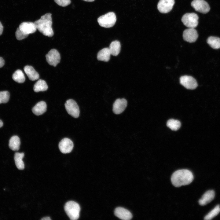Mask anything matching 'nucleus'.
I'll return each mask as SVG.
<instances>
[{
  "label": "nucleus",
  "instance_id": "7ed1b4c3",
  "mask_svg": "<svg viewBox=\"0 0 220 220\" xmlns=\"http://www.w3.org/2000/svg\"><path fill=\"white\" fill-rule=\"evenodd\" d=\"M64 209L71 220H76L79 218L80 207L77 203L73 201H69L65 204Z\"/></svg>",
  "mask_w": 220,
  "mask_h": 220
},
{
  "label": "nucleus",
  "instance_id": "39448f33",
  "mask_svg": "<svg viewBox=\"0 0 220 220\" xmlns=\"http://www.w3.org/2000/svg\"><path fill=\"white\" fill-rule=\"evenodd\" d=\"M198 16L195 13H186L182 17V21L183 24L189 28H195L198 24Z\"/></svg>",
  "mask_w": 220,
  "mask_h": 220
},
{
  "label": "nucleus",
  "instance_id": "f03ea898",
  "mask_svg": "<svg viewBox=\"0 0 220 220\" xmlns=\"http://www.w3.org/2000/svg\"><path fill=\"white\" fill-rule=\"evenodd\" d=\"M52 14L50 13H46L42 16L40 18L34 22L37 29L45 36L52 37L54 34L52 27Z\"/></svg>",
  "mask_w": 220,
  "mask_h": 220
},
{
  "label": "nucleus",
  "instance_id": "423d86ee",
  "mask_svg": "<svg viewBox=\"0 0 220 220\" xmlns=\"http://www.w3.org/2000/svg\"><path fill=\"white\" fill-rule=\"evenodd\" d=\"M65 109L68 113L75 118L78 117L80 111L76 102L74 100L70 99L67 100L65 104Z\"/></svg>",
  "mask_w": 220,
  "mask_h": 220
},
{
  "label": "nucleus",
  "instance_id": "bb28decb",
  "mask_svg": "<svg viewBox=\"0 0 220 220\" xmlns=\"http://www.w3.org/2000/svg\"><path fill=\"white\" fill-rule=\"evenodd\" d=\"M220 212V206L218 205L205 216L204 219L206 220H211L217 216Z\"/></svg>",
  "mask_w": 220,
  "mask_h": 220
},
{
  "label": "nucleus",
  "instance_id": "c85d7f7f",
  "mask_svg": "<svg viewBox=\"0 0 220 220\" xmlns=\"http://www.w3.org/2000/svg\"><path fill=\"white\" fill-rule=\"evenodd\" d=\"M15 35L18 40H21L27 38L28 35L24 33L20 30L19 28H18L16 31Z\"/></svg>",
  "mask_w": 220,
  "mask_h": 220
},
{
  "label": "nucleus",
  "instance_id": "dca6fc26",
  "mask_svg": "<svg viewBox=\"0 0 220 220\" xmlns=\"http://www.w3.org/2000/svg\"><path fill=\"white\" fill-rule=\"evenodd\" d=\"M215 193L214 190H209L206 192L199 200V204L204 206L212 201L214 198Z\"/></svg>",
  "mask_w": 220,
  "mask_h": 220
},
{
  "label": "nucleus",
  "instance_id": "2f4dec72",
  "mask_svg": "<svg viewBox=\"0 0 220 220\" xmlns=\"http://www.w3.org/2000/svg\"><path fill=\"white\" fill-rule=\"evenodd\" d=\"M3 29V27L1 22L0 21V35H1L2 33Z\"/></svg>",
  "mask_w": 220,
  "mask_h": 220
},
{
  "label": "nucleus",
  "instance_id": "aec40b11",
  "mask_svg": "<svg viewBox=\"0 0 220 220\" xmlns=\"http://www.w3.org/2000/svg\"><path fill=\"white\" fill-rule=\"evenodd\" d=\"M20 138L16 135L13 136L10 138L9 144V148L13 151H18L20 148Z\"/></svg>",
  "mask_w": 220,
  "mask_h": 220
},
{
  "label": "nucleus",
  "instance_id": "f257e3e1",
  "mask_svg": "<svg viewBox=\"0 0 220 220\" xmlns=\"http://www.w3.org/2000/svg\"><path fill=\"white\" fill-rule=\"evenodd\" d=\"M193 179V173L187 169L179 170L175 171L172 174L171 178L172 184L176 187L189 185Z\"/></svg>",
  "mask_w": 220,
  "mask_h": 220
},
{
  "label": "nucleus",
  "instance_id": "9d476101",
  "mask_svg": "<svg viewBox=\"0 0 220 220\" xmlns=\"http://www.w3.org/2000/svg\"><path fill=\"white\" fill-rule=\"evenodd\" d=\"M174 4V0H160L157 4V9L161 13H167L171 10Z\"/></svg>",
  "mask_w": 220,
  "mask_h": 220
},
{
  "label": "nucleus",
  "instance_id": "473e14b6",
  "mask_svg": "<svg viewBox=\"0 0 220 220\" xmlns=\"http://www.w3.org/2000/svg\"><path fill=\"white\" fill-rule=\"evenodd\" d=\"M41 220H50L51 219L50 217H46L42 218Z\"/></svg>",
  "mask_w": 220,
  "mask_h": 220
},
{
  "label": "nucleus",
  "instance_id": "b1692460",
  "mask_svg": "<svg viewBox=\"0 0 220 220\" xmlns=\"http://www.w3.org/2000/svg\"><path fill=\"white\" fill-rule=\"evenodd\" d=\"M207 43L214 49L220 48V38L214 37H209L207 39Z\"/></svg>",
  "mask_w": 220,
  "mask_h": 220
},
{
  "label": "nucleus",
  "instance_id": "7c9ffc66",
  "mask_svg": "<svg viewBox=\"0 0 220 220\" xmlns=\"http://www.w3.org/2000/svg\"><path fill=\"white\" fill-rule=\"evenodd\" d=\"M5 64L4 60L3 58L0 57V68L2 67Z\"/></svg>",
  "mask_w": 220,
  "mask_h": 220
},
{
  "label": "nucleus",
  "instance_id": "2eb2a0df",
  "mask_svg": "<svg viewBox=\"0 0 220 220\" xmlns=\"http://www.w3.org/2000/svg\"><path fill=\"white\" fill-rule=\"evenodd\" d=\"M115 215L119 218L123 220L131 219L132 215L131 212L127 210L122 207H118L115 210Z\"/></svg>",
  "mask_w": 220,
  "mask_h": 220
},
{
  "label": "nucleus",
  "instance_id": "5701e85b",
  "mask_svg": "<svg viewBox=\"0 0 220 220\" xmlns=\"http://www.w3.org/2000/svg\"><path fill=\"white\" fill-rule=\"evenodd\" d=\"M48 86L46 82L44 80L40 79L35 84L33 87L34 91L36 92L46 90Z\"/></svg>",
  "mask_w": 220,
  "mask_h": 220
},
{
  "label": "nucleus",
  "instance_id": "72a5a7b5",
  "mask_svg": "<svg viewBox=\"0 0 220 220\" xmlns=\"http://www.w3.org/2000/svg\"><path fill=\"white\" fill-rule=\"evenodd\" d=\"M3 125V123L2 121L0 119V128Z\"/></svg>",
  "mask_w": 220,
  "mask_h": 220
},
{
  "label": "nucleus",
  "instance_id": "f3484780",
  "mask_svg": "<svg viewBox=\"0 0 220 220\" xmlns=\"http://www.w3.org/2000/svg\"><path fill=\"white\" fill-rule=\"evenodd\" d=\"M24 69L30 80L35 81L39 78V74L32 66L26 65L24 67Z\"/></svg>",
  "mask_w": 220,
  "mask_h": 220
},
{
  "label": "nucleus",
  "instance_id": "a211bd4d",
  "mask_svg": "<svg viewBox=\"0 0 220 220\" xmlns=\"http://www.w3.org/2000/svg\"><path fill=\"white\" fill-rule=\"evenodd\" d=\"M47 106L46 102L41 101L38 102L33 108L32 111L34 114L39 116L43 114L46 110Z\"/></svg>",
  "mask_w": 220,
  "mask_h": 220
},
{
  "label": "nucleus",
  "instance_id": "1a4fd4ad",
  "mask_svg": "<svg viewBox=\"0 0 220 220\" xmlns=\"http://www.w3.org/2000/svg\"><path fill=\"white\" fill-rule=\"evenodd\" d=\"M180 82L185 87L188 89H194L198 86L196 80L190 76L185 75L181 76L180 78Z\"/></svg>",
  "mask_w": 220,
  "mask_h": 220
},
{
  "label": "nucleus",
  "instance_id": "6ab92c4d",
  "mask_svg": "<svg viewBox=\"0 0 220 220\" xmlns=\"http://www.w3.org/2000/svg\"><path fill=\"white\" fill-rule=\"evenodd\" d=\"M111 55L109 48H105L98 53L97 59L99 61L107 62L110 59Z\"/></svg>",
  "mask_w": 220,
  "mask_h": 220
},
{
  "label": "nucleus",
  "instance_id": "c756f323",
  "mask_svg": "<svg viewBox=\"0 0 220 220\" xmlns=\"http://www.w3.org/2000/svg\"><path fill=\"white\" fill-rule=\"evenodd\" d=\"M54 2L58 5L65 7L69 5L71 3V0H54Z\"/></svg>",
  "mask_w": 220,
  "mask_h": 220
},
{
  "label": "nucleus",
  "instance_id": "4468645a",
  "mask_svg": "<svg viewBox=\"0 0 220 220\" xmlns=\"http://www.w3.org/2000/svg\"><path fill=\"white\" fill-rule=\"evenodd\" d=\"M19 28L22 32L28 35L35 32L37 29L35 23L31 22H22Z\"/></svg>",
  "mask_w": 220,
  "mask_h": 220
},
{
  "label": "nucleus",
  "instance_id": "412c9836",
  "mask_svg": "<svg viewBox=\"0 0 220 220\" xmlns=\"http://www.w3.org/2000/svg\"><path fill=\"white\" fill-rule=\"evenodd\" d=\"M24 156L23 152H16L15 153L14 159L17 168L20 170H22L24 168V164L22 160Z\"/></svg>",
  "mask_w": 220,
  "mask_h": 220
},
{
  "label": "nucleus",
  "instance_id": "ddd939ff",
  "mask_svg": "<svg viewBox=\"0 0 220 220\" xmlns=\"http://www.w3.org/2000/svg\"><path fill=\"white\" fill-rule=\"evenodd\" d=\"M127 105V101L124 98H118L114 102L113 106V111L116 114L123 112Z\"/></svg>",
  "mask_w": 220,
  "mask_h": 220
},
{
  "label": "nucleus",
  "instance_id": "f704fd0d",
  "mask_svg": "<svg viewBox=\"0 0 220 220\" xmlns=\"http://www.w3.org/2000/svg\"><path fill=\"white\" fill-rule=\"evenodd\" d=\"M85 1L88 2H92L94 1L95 0H83Z\"/></svg>",
  "mask_w": 220,
  "mask_h": 220
},
{
  "label": "nucleus",
  "instance_id": "f8f14e48",
  "mask_svg": "<svg viewBox=\"0 0 220 220\" xmlns=\"http://www.w3.org/2000/svg\"><path fill=\"white\" fill-rule=\"evenodd\" d=\"M183 37L185 41L192 43L196 41L198 37V34L194 28H189L183 31Z\"/></svg>",
  "mask_w": 220,
  "mask_h": 220
},
{
  "label": "nucleus",
  "instance_id": "9b49d317",
  "mask_svg": "<svg viewBox=\"0 0 220 220\" xmlns=\"http://www.w3.org/2000/svg\"><path fill=\"white\" fill-rule=\"evenodd\" d=\"M73 146L72 141L67 138L63 139L59 144V148L60 151L64 154L70 152L73 148Z\"/></svg>",
  "mask_w": 220,
  "mask_h": 220
},
{
  "label": "nucleus",
  "instance_id": "0eeeda50",
  "mask_svg": "<svg viewBox=\"0 0 220 220\" xmlns=\"http://www.w3.org/2000/svg\"><path fill=\"white\" fill-rule=\"evenodd\" d=\"M191 6L196 11L202 13H206L210 10L209 4L204 0H194L191 3Z\"/></svg>",
  "mask_w": 220,
  "mask_h": 220
},
{
  "label": "nucleus",
  "instance_id": "cd10ccee",
  "mask_svg": "<svg viewBox=\"0 0 220 220\" xmlns=\"http://www.w3.org/2000/svg\"><path fill=\"white\" fill-rule=\"evenodd\" d=\"M9 93L7 91L0 92V104L7 103L9 98Z\"/></svg>",
  "mask_w": 220,
  "mask_h": 220
},
{
  "label": "nucleus",
  "instance_id": "a878e982",
  "mask_svg": "<svg viewBox=\"0 0 220 220\" xmlns=\"http://www.w3.org/2000/svg\"><path fill=\"white\" fill-rule=\"evenodd\" d=\"M167 125L171 130L176 131L179 129L181 126V123L178 120L171 119L167 121Z\"/></svg>",
  "mask_w": 220,
  "mask_h": 220
},
{
  "label": "nucleus",
  "instance_id": "20e7f679",
  "mask_svg": "<svg viewBox=\"0 0 220 220\" xmlns=\"http://www.w3.org/2000/svg\"><path fill=\"white\" fill-rule=\"evenodd\" d=\"M116 20L115 13L113 12H109L100 16L97 19L99 25L105 28H110L113 26Z\"/></svg>",
  "mask_w": 220,
  "mask_h": 220
},
{
  "label": "nucleus",
  "instance_id": "4be33fe9",
  "mask_svg": "<svg viewBox=\"0 0 220 220\" xmlns=\"http://www.w3.org/2000/svg\"><path fill=\"white\" fill-rule=\"evenodd\" d=\"M109 49L111 55L114 56H117L120 51V42L117 40L112 41L110 44Z\"/></svg>",
  "mask_w": 220,
  "mask_h": 220
},
{
  "label": "nucleus",
  "instance_id": "393cba45",
  "mask_svg": "<svg viewBox=\"0 0 220 220\" xmlns=\"http://www.w3.org/2000/svg\"><path fill=\"white\" fill-rule=\"evenodd\" d=\"M13 79L19 83H22L25 81V77L23 72L20 69L16 70L12 75Z\"/></svg>",
  "mask_w": 220,
  "mask_h": 220
},
{
  "label": "nucleus",
  "instance_id": "6e6552de",
  "mask_svg": "<svg viewBox=\"0 0 220 220\" xmlns=\"http://www.w3.org/2000/svg\"><path fill=\"white\" fill-rule=\"evenodd\" d=\"M46 60L50 65L56 67L60 62L61 56L59 53L56 49L50 50L46 56Z\"/></svg>",
  "mask_w": 220,
  "mask_h": 220
}]
</instances>
